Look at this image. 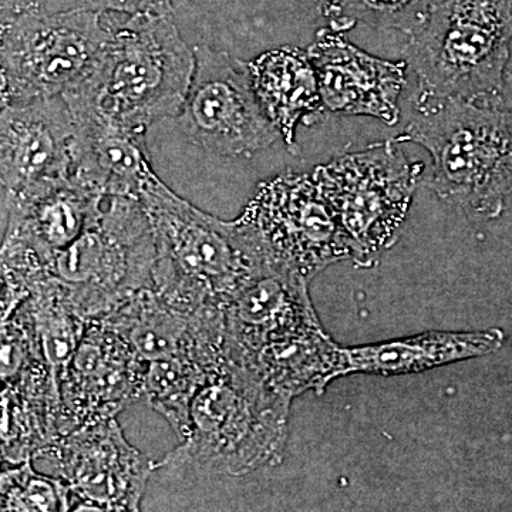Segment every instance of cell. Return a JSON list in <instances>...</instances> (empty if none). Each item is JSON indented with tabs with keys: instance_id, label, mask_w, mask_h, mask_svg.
Returning <instances> with one entry per match:
<instances>
[{
	"instance_id": "603a6c76",
	"label": "cell",
	"mask_w": 512,
	"mask_h": 512,
	"mask_svg": "<svg viewBox=\"0 0 512 512\" xmlns=\"http://www.w3.org/2000/svg\"><path fill=\"white\" fill-rule=\"evenodd\" d=\"M28 296V286L0 252V322L12 315Z\"/></svg>"
},
{
	"instance_id": "cb8c5ba5",
	"label": "cell",
	"mask_w": 512,
	"mask_h": 512,
	"mask_svg": "<svg viewBox=\"0 0 512 512\" xmlns=\"http://www.w3.org/2000/svg\"><path fill=\"white\" fill-rule=\"evenodd\" d=\"M46 0H0V22L6 23L22 13L42 9Z\"/></svg>"
},
{
	"instance_id": "7402d4cb",
	"label": "cell",
	"mask_w": 512,
	"mask_h": 512,
	"mask_svg": "<svg viewBox=\"0 0 512 512\" xmlns=\"http://www.w3.org/2000/svg\"><path fill=\"white\" fill-rule=\"evenodd\" d=\"M84 8L126 15H173L171 0H84Z\"/></svg>"
},
{
	"instance_id": "9c48e42d",
	"label": "cell",
	"mask_w": 512,
	"mask_h": 512,
	"mask_svg": "<svg viewBox=\"0 0 512 512\" xmlns=\"http://www.w3.org/2000/svg\"><path fill=\"white\" fill-rule=\"evenodd\" d=\"M269 261L306 282L352 259L349 239L312 174L285 173L259 184L242 212Z\"/></svg>"
},
{
	"instance_id": "ac0fdd59",
	"label": "cell",
	"mask_w": 512,
	"mask_h": 512,
	"mask_svg": "<svg viewBox=\"0 0 512 512\" xmlns=\"http://www.w3.org/2000/svg\"><path fill=\"white\" fill-rule=\"evenodd\" d=\"M72 175L104 197H136L153 173L147 131L131 130L92 116H73Z\"/></svg>"
},
{
	"instance_id": "d6986e66",
	"label": "cell",
	"mask_w": 512,
	"mask_h": 512,
	"mask_svg": "<svg viewBox=\"0 0 512 512\" xmlns=\"http://www.w3.org/2000/svg\"><path fill=\"white\" fill-rule=\"evenodd\" d=\"M259 103L292 151L298 123L313 126L325 116L318 76L308 52L284 46L248 63Z\"/></svg>"
},
{
	"instance_id": "44dd1931",
	"label": "cell",
	"mask_w": 512,
	"mask_h": 512,
	"mask_svg": "<svg viewBox=\"0 0 512 512\" xmlns=\"http://www.w3.org/2000/svg\"><path fill=\"white\" fill-rule=\"evenodd\" d=\"M32 461L0 470V511H69L62 481L39 473Z\"/></svg>"
},
{
	"instance_id": "ffe728a7",
	"label": "cell",
	"mask_w": 512,
	"mask_h": 512,
	"mask_svg": "<svg viewBox=\"0 0 512 512\" xmlns=\"http://www.w3.org/2000/svg\"><path fill=\"white\" fill-rule=\"evenodd\" d=\"M434 0H319V9L335 33L349 32L357 23L375 29L400 30L414 36L426 25Z\"/></svg>"
},
{
	"instance_id": "277c9868",
	"label": "cell",
	"mask_w": 512,
	"mask_h": 512,
	"mask_svg": "<svg viewBox=\"0 0 512 512\" xmlns=\"http://www.w3.org/2000/svg\"><path fill=\"white\" fill-rule=\"evenodd\" d=\"M512 0H441L410 37L414 106L447 100L500 106L511 55Z\"/></svg>"
},
{
	"instance_id": "3957f363",
	"label": "cell",
	"mask_w": 512,
	"mask_h": 512,
	"mask_svg": "<svg viewBox=\"0 0 512 512\" xmlns=\"http://www.w3.org/2000/svg\"><path fill=\"white\" fill-rule=\"evenodd\" d=\"M292 400L229 360L192 400L180 446L154 471L242 477L284 457Z\"/></svg>"
},
{
	"instance_id": "e0dca14e",
	"label": "cell",
	"mask_w": 512,
	"mask_h": 512,
	"mask_svg": "<svg viewBox=\"0 0 512 512\" xmlns=\"http://www.w3.org/2000/svg\"><path fill=\"white\" fill-rule=\"evenodd\" d=\"M505 333L500 328L443 332L431 330L420 335L342 348L340 377L349 375L404 376L429 372L493 355L503 348Z\"/></svg>"
},
{
	"instance_id": "7c38bea8",
	"label": "cell",
	"mask_w": 512,
	"mask_h": 512,
	"mask_svg": "<svg viewBox=\"0 0 512 512\" xmlns=\"http://www.w3.org/2000/svg\"><path fill=\"white\" fill-rule=\"evenodd\" d=\"M229 359L255 372L323 329L309 282L271 264L242 286L224 309Z\"/></svg>"
},
{
	"instance_id": "6da1fadb",
	"label": "cell",
	"mask_w": 512,
	"mask_h": 512,
	"mask_svg": "<svg viewBox=\"0 0 512 512\" xmlns=\"http://www.w3.org/2000/svg\"><path fill=\"white\" fill-rule=\"evenodd\" d=\"M138 200L156 239L151 288L192 312H224L235 293L272 264L244 217L222 221L185 201L156 174L141 185Z\"/></svg>"
},
{
	"instance_id": "5bb4252c",
	"label": "cell",
	"mask_w": 512,
	"mask_h": 512,
	"mask_svg": "<svg viewBox=\"0 0 512 512\" xmlns=\"http://www.w3.org/2000/svg\"><path fill=\"white\" fill-rule=\"evenodd\" d=\"M72 113L62 96L0 110V185L16 194L72 175Z\"/></svg>"
},
{
	"instance_id": "2e32d148",
	"label": "cell",
	"mask_w": 512,
	"mask_h": 512,
	"mask_svg": "<svg viewBox=\"0 0 512 512\" xmlns=\"http://www.w3.org/2000/svg\"><path fill=\"white\" fill-rule=\"evenodd\" d=\"M101 320L126 340L144 367L177 357L229 359L224 312L187 311L151 286Z\"/></svg>"
},
{
	"instance_id": "ba28073f",
	"label": "cell",
	"mask_w": 512,
	"mask_h": 512,
	"mask_svg": "<svg viewBox=\"0 0 512 512\" xmlns=\"http://www.w3.org/2000/svg\"><path fill=\"white\" fill-rule=\"evenodd\" d=\"M103 13L89 8L22 13L0 30V60L12 103L62 96L92 72L111 37Z\"/></svg>"
},
{
	"instance_id": "8fae6325",
	"label": "cell",
	"mask_w": 512,
	"mask_h": 512,
	"mask_svg": "<svg viewBox=\"0 0 512 512\" xmlns=\"http://www.w3.org/2000/svg\"><path fill=\"white\" fill-rule=\"evenodd\" d=\"M33 458L52 467L67 490L69 511H140L154 461L131 446L117 419L53 437Z\"/></svg>"
},
{
	"instance_id": "52a82bcc",
	"label": "cell",
	"mask_w": 512,
	"mask_h": 512,
	"mask_svg": "<svg viewBox=\"0 0 512 512\" xmlns=\"http://www.w3.org/2000/svg\"><path fill=\"white\" fill-rule=\"evenodd\" d=\"M396 138L343 154L319 165L312 175L335 212L360 268L396 244L424 164L407 160Z\"/></svg>"
},
{
	"instance_id": "8992f818",
	"label": "cell",
	"mask_w": 512,
	"mask_h": 512,
	"mask_svg": "<svg viewBox=\"0 0 512 512\" xmlns=\"http://www.w3.org/2000/svg\"><path fill=\"white\" fill-rule=\"evenodd\" d=\"M157 249L136 197L111 195L72 244L55 252L29 282L47 279L86 320H99L153 284Z\"/></svg>"
},
{
	"instance_id": "4fadbf2b",
	"label": "cell",
	"mask_w": 512,
	"mask_h": 512,
	"mask_svg": "<svg viewBox=\"0 0 512 512\" xmlns=\"http://www.w3.org/2000/svg\"><path fill=\"white\" fill-rule=\"evenodd\" d=\"M144 365L104 320H90L59 382L56 436L116 419L143 399Z\"/></svg>"
},
{
	"instance_id": "5b68a950",
	"label": "cell",
	"mask_w": 512,
	"mask_h": 512,
	"mask_svg": "<svg viewBox=\"0 0 512 512\" xmlns=\"http://www.w3.org/2000/svg\"><path fill=\"white\" fill-rule=\"evenodd\" d=\"M417 111L396 140L429 151L431 190L471 217H500L512 194V111L463 100Z\"/></svg>"
},
{
	"instance_id": "d4e9b609",
	"label": "cell",
	"mask_w": 512,
	"mask_h": 512,
	"mask_svg": "<svg viewBox=\"0 0 512 512\" xmlns=\"http://www.w3.org/2000/svg\"><path fill=\"white\" fill-rule=\"evenodd\" d=\"M3 25L5 23H0V30H2ZM10 103H12V93H10L9 80L2 60H0V110L5 109Z\"/></svg>"
},
{
	"instance_id": "9a60e30c",
	"label": "cell",
	"mask_w": 512,
	"mask_h": 512,
	"mask_svg": "<svg viewBox=\"0 0 512 512\" xmlns=\"http://www.w3.org/2000/svg\"><path fill=\"white\" fill-rule=\"evenodd\" d=\"M308 56L318 76L325 110L399 123V97L406 84V60L389 62L350 45L342 33L320 29Z\"/></svg>"
},
{
	"instance_id": "30bf717a",
	"label": "cell",
	"mask_w": 512,
	"mask_h": 512,
	"mask_svg": "<svg viewBox=\"0 0 512 512\" xmlns=\"http://www.w3.org/2000/svg\"><path fill=\"white\" fill-rule=\"evenodd\" d=\"M190 89L178 124L195 146L225 157H249L281 138L256 96L248 63L208 46L194 49Z\"/></svg>"
},
{
	"instance_id": "7a4b0ae2",
	"label": "cell",
	"mask_w": 512,
	"mask_h": 512,
	"mask_svg": "<svg viewBox=\"0 0 512 512\" xmlns=\"http://www.w3.org/2000/svg\"><path fill=\"white\" fill-rule=\"evenodd\" d=\"M194 69V50L173 15H134L111 28L92 72L62 97L73 116L147 131L157 120L178 116Z\"/></svg>"
}]
</instances>
